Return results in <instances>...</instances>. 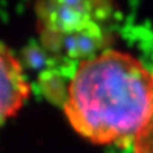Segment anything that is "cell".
Wrapping results in <instances>:
<instances>
[{
	"mask_svg": "<svg viewBox=\"0 0 153 153\" xmlns=\"http://www.w3.org/2000/svg\"><path fill=\"white\" fill-rule=\"evenodd\" d=\"M36 27L44 47L74 68L112 48L121 10L106 0L39 1Z\"/></svg>",
	"mask_w": 153,
	"mask_h": 153,
	"instance_id": "obj_2",
	"label": "cell"
},
{
	"mask_svg": "<svg viewBox=\"0 0 153 153\" xmlns=\"http://www.w3.org/2000/svg\"><path fill=\"white\" fill-rule=\"evenodd\" d=\"M30 91L22 64L0 42V127L22 108Z\"/></svg>",
	"mask_w": 153,
	"mask_h": 153,
	"instance_id": "obj_3",
	"label": "cell"
},
{
	"mask_svg": "<svg viewBox=\"0 0 153 153\" xmlns=\"http://www.w3.org/2000/svg\"><path fill=\"white\" fill-rule=\"evenodd\" d=\"M133 153H153V101L148 120L133 145Z\"/></svg>",
	"mask_w": 153,
	"mask_h": 153,
	"instance_id": "obj_4",
	"label": "cell"
},
{
	"mask_svg": "<svg viewBox=\"0 0 153 153\" xmlns=\"http://www.w3.org/2000/svg\"><path fill=\"white\" fill-rule=\"evenodd\" d=\"M58 98L69 124L85 140L133 147L152 108L153 75L133 54L108 48L72 68Z\"/></svg>",
	"mask_w": 153,
	"mask_h": 153,
	"instance_id": "obj_1",
	"label": "cell"
}]
</instances>
